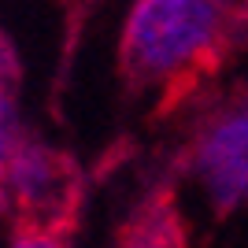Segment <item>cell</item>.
Here are the masks:
<instances>
[{
    "label": "cell",
    "mask_w": 248,
    "mask_h": 248,
    "mask_svg": "<svg viewBox=\"0 0 248 248\" xmlns=\"http://www.w3.org/2000/svg\"><path fill=\"white\" fill-rule=\"evenodd\" d=\"M248 33V8L207 0H141L130 8L119 63L137 89H186L218 71Z\"/></svg>",
    "instance_id": "obj_1"
},
{
    "label": "cell",
    "mask_w": 248,
    "mask_h": 248,
    "mask_svg": "<svg viewBox=\"0 0 248 248\" xmlns=\"http://www.w3.org/2000/svg\"><path fill=\"white\" fill-rule=\"evenodd\" d=\"M82 204V174L67 152L30 137L0 174V218L11 233H60L74 226Z\"/></svg>",
    "instance_id": "obj_2"
},
{
    "label": "cell",
    "mask_w": 248,
    "mask_h": 248,
    "mask_svg": "<svg viewBox=\"0 0 248 248\" xmlns=\"http://www.w3.org/2000/svg\"><path fill=\"white\" fill-rule=\"evenodd\" d=\"M189 174L218 218L248 204V93L200 123L189 145Z\"/></svg>",
    "instance_id": "obj_3"
},
{
    "label": "cell",
    "mask_w": 248,
    "mask_h": 248,
    "mask_svg": "<svg viewBox=\"0 0 248 248\" xmlns=\"http://www.w3.org/2000/svg\"><path fill=\"white\" fill-rule=\"evenodd\" d=\"M123 248H182V222L170 207H155L134 222V230L123 233Z\"/></svg>",
    "instance_id": "obj_4"
},
{
    "label": "cell",
    "mask_w": 248,
    "mask_h": 248,
    "mask_svg": "<svg viewBox=\"0 0 248 248\" xmlns=\"http://www.w3.org/2000/svg\"><path fill=\"white\" fill-rule=\"evenodd\" d=\"M30 130L19 115V100L15 96H0V174L11 167V159L22 152V145L30 141Z\"/></svg>",
    "instance_id": "obj_5"
},
{
    "label": "cell",
    "mask_w": 248,
    "mask_h": 248,
    "mask_svg": "<svg viewBox=\"0 0 248 248\" xmlns=\"http://www.w3.org/2000/svg\"><path fill=\"white\" fill-rule=\"evenodd\" d=\"M15 85H19V56L11 37L0 30V96H15Z\"/></svg>",
    "instance_id": "obj_6"
},
{
    "label": "cell",
    "mask_w": 248,
    "mask_h": 248,
    "mask_svg": "<svg viewBox=\"0 0 248 248\" xmlns=\"http://www.w3.org/2000/svg\"><path fill=\"white\" fill-rule=\"evenodd\" d=\"M11 248H67V237H60V233H33V230H26V233H11Z\"/></svg>",
    "instance_id": "obj_7"
}]
</instances>
